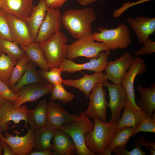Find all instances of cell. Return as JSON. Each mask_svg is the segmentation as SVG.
<instances>
[{"label": "cell", "instance_id": "cell-1", "mask_svg": "<svg viewBox=\"0 0 155 155\" xmlns=\"http://www.w3.org/2000/svg\"><path fill=\"white\" fill-rule=\"evenodd\" d=\"M93 8L69 9L62 14V24L75 39L91 36L93 32L92 24L96 20Z\"/></svg>", "mask_w": 155, "mask_h": 155}, {"label": "cell", "instance_id": "cell-2", "mask_svg": "<svg viewBox=\"0 0 155 155\" xmlns=\"http://www.w3.org/2000/svg\"><path fill=\"white\" fill-rule=\"evenodd\" d=\"M92 120L94 127L92 130L85 133V143L94 155H102L109 144L118 123L104 122L98 118Z\"/></svg>", "mask_w": 155, "mask_h": 155}, {"label": "cell", "instance_id": "cell-3", "mask_svg": "<svg viewBox=\"0 0 155 155\" xmlns=\"http://www.w3.org/2000/svg\"><path fill=\"white\" fill-rule=\"evenodd\" d=\"M97 30L99 32H93L92 34V39L103 43L109 50L125 49L131 43L130 30L124 23L121 22L115 28L100 27Z\"/></svg>", "mask_w": 155, "mask_h": 155}, {"label": "cell", "instance_id": "cell-4", "mask_svg": "<svg viewBox=\"0 0 155 155\" xmlns=\"http://www.w3.org/2000/svg\"><path fill=\"white\" fill-rule=\"evenodd\" d=\"M94 123L82 111L73 121L62 126L59 129L71 137L76 146L78 155H94L87 148L85 143L84 134L92 129Z\"/></svg>", "mask_w": 155, "mask_h": 155}, {"label": "cell", "instance_id": "cell-5", "mask_svg": "<svg viewBox=\"0 0 155 155\" xmlns=\"http://www.w3.org/2000/svg\"><path fill=\"white\" fill-rule=\"evenodd\" d=\"M66 36L60 30L44 42L39 44L49 69L59 67L67 57Z\"/></svg>", "mask_w": 155, "mask_h": 155}, {"label": "cell", "instance_id": "cell-6", "mask_svg": "<svg viewBox=\"0 0 155 155\" xmlns=\"http://www.w3.org/2000/svg\"><path fill=\"white\" fill-rule=\"evenodd\" d=\"M108 50L103 43L95 42L92 35L83 37L66 45V57L70 60L79 57L97 58L100 52Z\"/></svg>", "mask_w": 155, "mask_h": 155}, {"label": "cell", "instance_id": "cell-7", "mask_svg": "<svg viewBox=\"0 0 155 155\" xmlns=\"http://www.w3.org/2000/svg\"><path fill=\"white\" fill-rule=\"evenodd\" d=\"M129 69V71L127 72L122 81L121 85L126 93L127 105L136 109L142 111L135 102L134 83L137 75H141L146 71L147 65L143 59L137 56L134 58Z\"/></svg>", "mask_w": 155, "mask_h": 155}, {"label": "cell", "instance_id": "cell-8", "mask_svg": "<svg viewBox=\"0 0 155 155\" xmlns=\"http://www.w3.org/2000/svg\"><path fill=\"white\" fill-rule=\"evenodd\" d=\"M103 83L97 84L91 91L89 96L90 102L85 114L92 119L98 118L102 121L106 122L108 102L106 99V91Z\"/></svg>", "mask_w": 155, "mask_h": 155}, {"label": "cell", "instance_id": "cell-9", "mask_svg": "<svg viewBox=\"0 0 155 155\" xmlns=\"http://www.w3.org/2000/svg\"><path fill=\"white\" fill-rule=\"evenodd\" d=\"M110 50L100 52L97 58L90 59L89 61L82 64L74 62L71 60L65 59L61 64L59 67L63 72L72 73L82 70H88L95 73H102L104 71L107 62Z\"/></svg>", "mask_w": 155, "mask_h": 155}, {"label": "cell", "instance_id": "cell-10", "mask_svg": "<svg viewBox=\"0 0 155 155\" xmlns=\"http://www.w3.org/2000/svg\"><path fill=\"white\" fill-rule=\"evenodd\" d=\"M61 16L59 9L48 7L45 18L38 32L36 42L42 43L60 31L62 25Z\"/></svg>", "mask_w": 155, "mask_h": 155}, {"label": "cell", "instance_id": "cell-11", "mask_svg": "<svg viewBox=\"0 0 155 155\" xmlns=\"http://www.w3.org/2000/svg\"><path fill=\"white\" fill-rule=\"evenodd\" d=\"M34 130L30 127L28 128L27 133L21 137L5 131V136L1 134L0 140L9 145L16 155H29L34 147Z\"/></svg>", "mask_w": 155, "mask_h": 155}, {"label": "cell", "instance_id": "cell-12", "mask_svg": "<svg viewBox=\"0 0 155 155\" xmlns=\"http://www.w3.org/2000/svg\"><path fill=\"white\" fill-rule=\"evenodd\" d=\"M109 92V101L108 106L110 108L111 116L109 122L118 123L121 117V110L127 103L125 91L121 85L111 84L107 81L103 83Z\"/></svg>", "mask_w": 155, "mask_h": 155}, {"label": "cell", "instance_id": "cell-13", "mask_svg": "<svg viewBox=\"0 0 155 155\" xmlns=\"http://www.w3.org/2000/svg\"><path fill=\"white\" fill-rule=\"evenodd\" d=\"M78 115L71 113L65 110L60 103L51 100L47 103L46 125L55 130L75 120Z\"/></svg>", "mask_w": 155, "mask_h": 155}, {"label": "cell", "instance_id": "cell-14", "mask_svg": "<svg viewBox=\"0 0 155 155\" xmlns=\"http://www.w3.org/2000/svg\"><path fill=\"white\" fill-rule=\"evenodd\" d=\"M133 58L130 53L127 52L114 61H107L104 70L107 80H111L114 84L121 85Z\"/></svg>", "mask_w": 155, "mask_h": 155}, {"label": "cell", "instance_id": "cell-15", "mask_svg": "<svg viewBox=\"0 0 155 155\" xmlns=\"http://www.w3.org/2000/svg\"><path fill=\"white\" fill-rule=\"evenodd\" d=\"M53 85L49 83L46 84H33L25 86L15 92L17 101L13 104L17 107L28 102H33L41 97L51 93Z\"/></svg>", "mask_w": 155, "mask_h": 155}, {"label": "cell", "instance_id": "cell-16", "mask_svg": "<svg viewBox=\"0 0 155 155\" xmlns=\"http://www.w3.org/2000/svg\"><path fill=\"white\" fill-rule=\"evenodd\" d=\"M13 103L7 100L0 108V125L3 129L8 128L7 124L10 121L18 124L21 121H24L27 126V106L22 105L14 108Z\"/></svg>", "mask_w": 155, "mask_h": 155}, {"label": "cell", "instance_id": "cell-17", "mask_svg": "<svg viewBox=\"0 0 155 155\" xmlns=\"http://www.w3.org/2000/svg\"><path fill=\"white\" fill-rule=\"evenodd\" d=\"M127 21L135 33L139 43L144 44L155 32V18L129 17Z\"/></svg>", "mask_w": 155, "mask_h": 155}, {"label": "cell", "instance_id": "cell-18", "mask_svg": "<svg viewBox=\"0 0 155 155\" xmlns=\"http://www.w3.org/2000/svg\"><path fill=\"white\" fill-rule=\"evenodd\" d=\"M107 81L105 74L102 72L95 73L91 75L85 74L83 77L78 79L63 80L62 84L67 87H73L80 90L87 98L97 84L103 83Z\"/></svg>", "mask_w": 155, "mask_h": 155}, {"label": "cell", "instance_id": "cell-19", "mask_svg": "<svg viewBox=\"0 0 155 155\" xmlns=\"http://www.w3.org/2000/svg\"><path fill=\"white\" fill-rule=\"evenodd\" d=\"M1 10L20 20H25L32 13L34 0H0Z\"/></svg>", "mask_w": 155, "mask_h": 155}, {"label": "cell", "instance_id": "cell-20", "mask_svg": "<svg viewBox=\"0 0 155 155\" xmlns=\"http://www.w3.org/2000/svg\"><path fill=\"white\" fill-rule=\"evenodd\" d=\"M4 12L14 41L18 43L19 46L27 45L34 42L25 21L16 18Z\"/></svg>", "mask_w": 155, "mask_h": 155}, {"label": "cell", "instance_id": "cell-21", "mask_svg": "<svg viewBox=\"0 0 155 155\" xmlns=\"http://www.w3.org/2000/svg\"><path fill=\"white\" fill-rule=\"evenodd\" d=\"M122 116L118 123L114 134L119 129L125 127H129L134 130L139 126L142 121L148 117L145 112L125 105Z\"/></svg>", "mask_w": 155, "mask_h": 155}, {"label": "cell", "instance_id": "cell-22", "mask_svg": "<svg viewBox=\"0 0 155 155\" xmlns=\"http://www.w3.org/2000/svg\"><path fill=\"white\" fill-rule=\"evenodd\" d=\"M52 149L59 155H73L76 154V146L67 133L60 130L55 131L53 138Z\"/></svg>", "mask_w": 155, "mask_h": 155}, {"label": "cell", "instance_id": "cell-23", "mask_svg": "<svg viewBox=\"0 0 155 155\" xmlns=\"http://www.w3.org/2000/svg\"><path fill=\"white\" fill-rule=\"evenodd\" d=\"M47 7L46 0H40L38 4L34 6L30 15L25 20L34 42H36L38 30L45 18Z\"/></svg>", "mask_w": 155, "mask_h": 155}, {"label": "cell", "instance_id": "cell-24", "mask_svg": "<svg viewBox=\"0 0 155 155\" xmlns=\"http://www.w3.org/2000/svg\"><path fill=\"white\" fill-rule=\"evenodd\" d=\"M136 90L140 94V98L136 103L137 105L148 117L152 116L155 110V84L146 88L138 84Z\"/></svg>", "mask_w": 155, "mask_h": 155}, {"label": "cell", "instance_id": "cell-25", "mask_svg": "<svg viewBox=\"0 0 155 155\" xmlns=\"http://www.w3.org/2000/svg\"><path fill=\"white\" fill-rule=\"evenodd\" d=\"M47 103L45 99L40 101L34 109L27 110L28 123L31 128L35 130L46 125Z\"/></svg>", "mask_w": 155, "mask_h": 155}, {"label": "cell", "instance_id": "cell-26", "mask_svg": "<svg viewBox=\"0 0 155 155\" xmlns=\"http://www.w3.org/2000/svg\"><path fill=\"white\" fill-rule=\"evenodd\" d=\"M36 83L46 84L48 83L40 77L36 69L35 65L29 60L27 63L22 77L11 89L15 93L25 86Z\"/></svg>", "mask_w": 155, "mask_h": 155}, {"label": "cell", "instance_id": "cell-27", "mask_svg": "<svg viewBox=\"0 0 155 155\" xmlns=\"http://www.w3.org/2000/svg\"><path fill=\"white\" fill-rule=\"evenodd\" d=\"M55 130L47 125L35 129L34 150L38 151L52 149L51 141Z\"/></svg>", "mask_w": 155, "mask_h": 155}, {"label": "cell", "instance_id": "cell-28", "mask_svg": "<svg viewBox=\"0 0 155 155\" xmlns=\"http://www.w3.org/2000/svg\"><path fill=\"white\" fill-rule=\"evenodd\" d=\"M134 131L129 127H124L117 130L113 135L108 147L102 155H111V151L118 147L125 148Z\"/></svg>", "mask_w": 155, "mask_h": 155}, {"label": "cell", "instance_id": "cell-29", "mask_svg": "<svg viewBox=\"0 0 155 155\" xmlns=\"http://www.w3.org/2000/svg\"><path fill=\"white\" fill-rule=\"evenodd\" d=\"M24 51L30 60L38 66L41 70L47 71L49 69L39 44L33 42L30 44L20 46Z\"/></svg>", "mask_w": 155, "mask_h": 155}, {"label": "cell", "instance_id": "cell-30", "mask_svg": "<svg viewBox=\"0 0 155 155\" xmlns=\"http://www.w3.org/2000/svg\"><path fill=\"white\" fill-rule=\"evenodd\" d=\"M0 50L10 57L17 60L26 55L16 42L1 38H0Z\"/></svg>", "mask_w": 155, "mask_h": 155}, {"label": "cell", "instance_id": "cell-31", "mask_svg": "<svg viewBox=\"0 0 155 155\" xmlns=\"http://www.w3.org/2000/svg\"><path fill=\"white\" fill-rule=\"evenodd\" d=\"M17 61L3 53L0 56V79L8 86L13 69Z\"/></svg>", "mask_w": 155, "mask_h": 155}, {"label": "cell", "instance_id": "cell-32", "mask_svg": "<svg viewBox=\"0 0 155 155\" xmlns=\"http://www.w3.org/2000/svg\"><path fill=\"white\" fill-rule=\"evenodd\" d=\"M28 57L26 55L18 60L14 67L10 78L9 87L11 89L20 80L25 71L28 61Z\"/></svg>", "mask_w": 155, "mask_h": 155}, {"label": "cell", "instance_id": "cell-33", "mask_svg": "<svg viewBox=\"0 0 155 155\" xmlns=\"http://www.w3.org/2000/svg\"><path fill=\"white\" fill-rule=\"evenodd\" d=\"M50 99L54 101L58 100L61 101L63 104H66L71 101L74 98V95L71 92H68L62 84L53 86L51 92Z\"/></svg>", "mask_w": 155, "mask_h": 155}, {"label": "cell", "instance_id": "cell-34", "mask_svg": "<svg viewBox=\"0 0 155 155\" xmlns=\"http://www.w3.org/2000/svg\"><path fill=\"white\" fill-rule=\"evenodd\" d=\"M49 69L50 70L47 71L41 70L38 72L43 80L53 86L62 84L63 79L61 76V73L63 72L61 69L59 67H51Z\"/></svg>", "mask_w": 155, "mask_h": 155}, {"label": "cell", "instance_id": "cell-35", "mask_svg": "<svg viewBox=\"0 0 155 155\" xmlns=\"http://www.w3.org/2000/svg\"><path fill=\"white\" fill-rule=\"evenodd\" d=\"M140 132L155 133V114L148 117L143 120L138 127L134 131L133 136Z\"/></svg>", "mask_w": 155, "mask_h": 155}, {"label": "cell", "instance_id": "cell-36", "mask_svg": "<svg viewBox=\"0 0 155 155\" xmlns=\"http://www.w3.org/2000/svg\"><path fill=\"white\" fill-rule=\"evenodd\" d=\"M0 38L14 41L5 12L0 11Z\"/></svg>", "mask_w": 155, "mask_h": 155}, {"label": "cell", "instance_id": "cell-37", "mask_svg": "<svg viewBox=\"0 0 155 155\" xmlns=\"http://www.w3.org/2000/svg\"><path fill=\"white\" fill-rule=\"evenodd\" d=\"M0 95L13 104L17 100V96L8 86L0 79Z\"/></svg>", "mask_w": 155, "mask_h": 155}, {"label": "cell", "instance_id": "cell-38", "mask_svg": "<svg viewBox=\"0 0 155 155\" xmlns=\"http://www.w3.org/2000/svg\"><path fill=\"white\" fill-rule=\"evenodd\" d=\"M130 151L127 150L125 148L118 147L113 150L111 152L118 155H145L146 153L141 149L140 146H135Z\"/></svg>", "mask_w": 155, "mask_h": 155}, {"label": "cell", "instance_id": "cell-39", "mask_svg": "<svg viewBox=\"0 0 155 155\" xmlns=\"http://www.w3.org/2000/svg\"><path fill=\"white\" fill-rule=\"evenodd\" d=\"M143 46L135 52L134 54L137 56L144 54L150 55L155 53V42L151 40L149 38L147 39Z\"/></svg>", "mask_w": 155, "mask_h": 155}, {"label": "cell", "instance_id": "cell-40", "mask_svg": "<svg viewBox=\"0 0 155 155\" xmlns=\"http://www.w3.org/2000/svg\"><path fill=\"white\" fill-rule=\"evenodd\" d=\"M152 0H140L135 2L130 3V1L122 3V6L120 8L113 11V17L115 18H117L120 16L127 9L132 6L140 4Z\"/></svg>", "mask_w": 155, "mask_h": 155}, {"label": "cell", "instance_id": "cell-41", "mask_svg": "<svg viewBox=\"0 0 155 155\" xmlns=\"http://www.w3.org/2000/svg\"><path fill=\"white\" fill-rule=\"evenodd\" d=\"M135 146H149L155 149V143L152 141H149L144 136H141L135 140L134 142Z\"/></svg>", "mask_w": 155, "mask_h": 155}, {"label": "cell", "instance_id": "cell-42", "mask_svg": "<svg viewBox=\"0 0 155 155\" xmlns=\"http://www.w3.org/2000/svg\"><path fill=\"white\" fill-rule=\"evenodd\" d=\"M68 0H46L48 7L59 9Z\"/></svg>", "mask_w": 155, "mask_h": 155}, {"label": "cell", "instance_id": "cell-43", "mask_svg": "<svg viewBox=\"0 0 155 155\" xmlns=\"http://www.w3.org/2000/svg\"><path fill=\"white\" fill-rule=\"evenodd\" d=\"M1 141L3 150V155H16L9 145Z\"/></svg>", "mask_w": 155, "mask_h": 155}, {"label": "cell", "instance_id": "cell-44", "mask_svg": "<svg viewBox=\"0 0 155 155\" xmlns=\"http://www.w3.org/2000/svg\"><path fill=\"white\" fill-rule=\"evenodd\" d=\"M57 155V153L55 151L51 152V149L43 151H36L32 150L30 154V155Z\"/></svg>", "mask_w": 155, "mask_h": 155}, {"label": "cell", "instance_id": "cell-45", "mask_svg": "<svg viewBox=\"0 0 155 155\" xmlns=\"http://www.w3.org/2000/svg\"><path fill=\"white\" fill-rule=\"evenodd\" d=\"M98 0L102 1L104 0H77L80 5L85 6L89 5Z\"/></svg>", "mask_w": 155, "mask_h": 155}, {"label": "cell", "instance_id": "cell-46", "mask_svg": "<svg viewBox=\"0 0 155 155\" xmlns=\"http://www.w3.org/2000/svg\"><path fill=\"white\" fill-rule=\"evenodd\" d=\"M145 146L150 150L151 155H155V149L154 148L152 147L149 146Z\"/></svg>", "mask_w": 155, "mask_h": 155}, {"label": "cell", "instance_id": "cell-47", "mask_svg": "<svg viewBox=\"0 0 155 155\" xmlns=\"http://www.w3.org/2000/svg\"><path fill=\"white\" fill-rule=\"evenodd\" d=\"M8 100L0 95V108Z\"/></svg>", "mask_w": 155, "mask_h": 155}, {"label": "cell", "instance_id": "cell-48", "mask_svg": "<svg viewBox=\"0 0 155 155\" xmlns=\"http://www.w3.org/2000/svg\"><path fill=\"white\" fill-rule=\"evenodd\" d=\"M3 150V149L2 144L1 143V141L0 140V155H2V152Z\"/></svg>", "mask_w": 155, "mask_h": 155}, {"label": "cell", "instance_id": "cell-49", "mask_svg": "<svg viewBox=\"0 0 155 155\" xmlns=\"http://www.w3.org/2000/svg\"><path fill=\"white\" fill-rule=\"evenodd\" d=\"M2 131L1 127L0 125V135L1 134V132Z\"/></svg>", "mask_w": 155, "mask_h": 155}, {"label": "cell", "instance_id": "cell-50", "mask_svg": "<svg viewBox=\"0 0 155 155\" xmlns=\"http://www.w3.org/2000/svg\"><path fill=\"white\" fill-rule=\"evenodd\" d=\"M1 10V1L0 0V11Z\"/></svg>", "mask_w": 155, "mask_h": 155}, {"label": "cell", "instance_id": "cell-51", "mask_svg": "<svg viewBox=\"0 0 155 155\" xmlns=\"http://www.w3.org/2000/svg\"><path fill=\"white\" fill-rule=\"evenodd\" d=\"M2 52L0 50V56L1 55V54H2Z\"/></svg>", "mask_w": 155, "mask_h": 155}]
</instances>
